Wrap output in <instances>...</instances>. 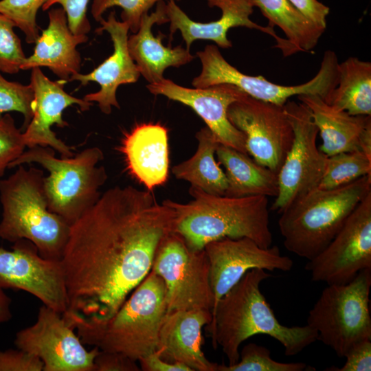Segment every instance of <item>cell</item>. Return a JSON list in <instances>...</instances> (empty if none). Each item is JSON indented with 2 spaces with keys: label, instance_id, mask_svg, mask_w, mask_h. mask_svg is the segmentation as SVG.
Wrapping results in <instances>:
<instances>
[{
  "label": "cell",
  "instance_id": "cell-1",
  "mask_svg": "<svg viewBox=\"0 0 371 371\" xmlns=\"http://www.w3.org/2000/svg\"><path fill=\"white\" fill-rule=\"evenodd\" d=\"M175 230V213L152 192L131 186L106 190L70 227L61 265L64 316L113 315L151 270L156 252Z\"/></svg>",
  "mask_w": 371,
  "mask_h": 371
},
{
  "label": "cell",
  "instance_id": "cell-2",
  "mask_svg": "<svg viewBox=\"0 0 371 371\" xmlns=\"http://www.w3.org/2000/svg\"><path fill=\"white\" fill-rule=\"evenodd\" d=\"M271 275L253 269L218 302L212 319L205 326L214 348L219 346L228 365L239 360L243 342L256 335L271 337L282 344L286 356H293L317 340L316 331L307 324L286 326L280 324L260 291L261 282Z\"/></svg>",
  "mask_w": 371,
  "mask_h": 371
},
{
  "label": "cell",
  "instance_id": "cell-3",
  "mask_svg": "<svg viewBox=\"0 0 371 371\" xmlns=\"http://www.w3.org/2000/svg\"><path fill=\"white\" fill-rule=\"evenodd\" d=\"M186 203L164 202L175 213V232L192 249L199 250L223 238H248L268 248L272 244L268 197H233L207 193L192 186Z\"/></svg>",
  "mask_w": 371,
  "mask_h": 371
},
{
  "label": "cell",
  "instance_id": "cell-4",
  "mask_svg": "<svg viewBox=\"0 0 371 371\" xmlns=\"http://www.w3.org/2000/svg\"><path fill=\"white\" fill-rule=\"evenodd\" d=\"M166 295L164 280L150 270L109 317H63L85 345L120 352L138 362L156 351L159 328L167 312Z\"/></svg>",
  "mask_w": 371,
  "mask_h": 371
},
{
  "label": "cell",
  "instance_id": "cell-5",
  "mask_svg": "<svg viewBox=\"0 0 371 371\" xmlns=\"http://www.w3.org/2000/svg\"><path fill=\"white\" fill-rule=\"evenodd\" d=\"M18 166L10 177L0 180V238L12 243L27 240L43 258L60 261L71 225L49 210L43 171Z\"/></svg>",
  "mask_w": 371,
  "mask_h": 371
},
{
  "label": "cell",
  "instance_id": "cell-6",
  "mask_svg": "<svg viewBox=\"0 0 371 371\" xmlns=\"http://www.w3.org/2000/svg\"><path fill=\"white\" fill-rule=\"evenodd\" d=\"M371 192V175L333 189L315 188L281 213L278 226L285 248L310 260L319 254Z\"/></svg>",
  "mask_w": 371,
  "mask_h": 371
},
{
  "label": "cell",
  "instance_id": "cell-7",
  "mask_svg": "<svg viewBox=\"0 0 371 371\" xmlns=\"http://www.w3.org/2000/svg\"><path fill=\"white\" fill-rule=\"evenodd\" d=\"M104 155L98 147L87 148L76 156L60 159L48 146L28 148L12 161L9 168L36 163L49 172L44 190L49 210L70 225L99 199L100 188L107 179L103 166H97Z\"/></svg>",
  "mask_w": 371,
  "mask_h": 371
},
{
  "label": "cell",
  "instance_id": "cell-8",
  "mask_svg": "<svg viewBox=\"0 0 371 371\" xmlns=\"http://www.w3.org/2000/svg\"><path fill=\"white\" fill-rule=\"evenodd\" d=\"M370 288L371 269H366L348 283L327 284L309 311L306 324L339 357L371 340Z\"/></svg>",
  "mask_w": 371,
  "mask_h": 371
},
{
  "label": "cell",
  "instance_id": "cell-9",
  "mask_svg": "<svg viewBox=\"0 0 371 371\" xmlns=\"http://www.w3.org/2000/svg\"><path fill=\"white\" fill-rule=\"evenodd\" d=\"M196 56L201 60V71L192 81L194 88L232 85L254 98L280 106H284L295 95H317L325 100L338 80V58L331 50L324 52L319 69L311 80L293 86L275 84L262 76H253L240 72L225 59L214 45H206Z\"/></svg>",
  "mask_w": 371,
  "mask_h": 371
},
{
  "label": "cell",
  "instance_id": "cell-10",
  "mask_svg": "<svg viewBox=\"0 0 371 371\" xmlns=\"http://www.w3.org/2000/svg\"><path fill=\"white\" fill-rule=\"evenodd\" d=\"M164 280L167 312L208 310L214 297L210 279V262L204 249H194L172 232L159 245L151 268Z\"/></svg>",
  "mask_w": 371,
  "mask_h": 371
},
{
  "label": "cell",
  "instance_id": "cell-11",
  "mask_svg": "<svg viewBox=\"0 0 371 371\" xmlns=\"http://www.w3.org/2000/svg\"><path fill=\"white\" fill-rule=\"evenodd\" d=\"M283 106L294 137L278 173V192L271 206L278 213L317 188L328 159L317 144L319 132L308 108L291 100Z\"/></svg>",
  "mask_w": 371,
  "mask_h": 371
},
{
  "label": "cell",
  "instance_id": "cell-12",
  "mask_svg": "<svg viewBox=\"0 0 371 371\" xmlns=\"http://www.w3.org/2000/svg\"><path fill=\"white\" fill-rule=\"evenodd\" d=\"M371 269V192L359 203L330 243L308 260L314 282L346 284Z\"/></svg>",
  "mask_w": 371,
  "mask_h": 371
},
{
  "label": "cell",
  "instance_id": "cell-13",
  "mask_svg": "<svg viewBox=\"0 0 371 371\" xmlns=\"http://www.w3.org/2000/svg\"><path fill=\"white\" fill-rule=\"evenodd\" d=\"M227 117L245 134L247 154L278 174L294 137L284 106L246 95L229 106Z\"/></svg>",
  "mask_w": 371,
  "mask_h": 371
},
{
  "label": "cell",
  "instance_id": "cell-14",
  "mask_svg": "<svg viewBox=\"0 0 371 371\" xmlns=\"http://www.w3.org/2000/svg\"><path fill=\"white\" fill-rule=\"evenodd\" d=\"M17 348L38 357L43 371H94L99 349L88 350L61 313L43 304L34 324L16 334Z\"/></svg>",
  "mask_w": 371,
  "mask_h": 371
},
{
  "label": "cell",
  "instance_id": "cell-15",
  "mask_svg": "<svg viewBox=\"0 0 371 371\" xmlns=\"http://www.w3.org/2000/svg\"><path fill=\"white\" fill-rule=\"evenodd\" d=\"M0 288L26 291L62 315L68 308L61 262L43 258L27 240L16 241L12 250L0 247Z\"/></svg>",
  "mask_w": 371,
  "mask_h": 371
},
{
  "label": "cell",
  "instance_id": "cell-16",
  "mask_svg": "<svg viewBox=\"0 0 371 371\" xmlns=\"http://www.w3.org/2000/svg\"><path fill=\"white\" fill-rule=\"evenodd\" d=\"M204 249L214 297L212 310L247 271L262 269L286 272L293 266L292 259L282 255L277 246L264 248L248 238H223L207 243Z\"/></svg>",
  "mask_w": 371,
  "mask_h": 371
},
{
  "label": "cell",
  "instance_id": "cell-17",
  "mask_svg": "<svg viewBox=\"0 0 371 371\" xmlns=\"http://www.w3.org/2000/svg\"><path fill=\"white\" fill-rule=\"evenodd\" d=\"M146 88L155 95H164L188 106L205 122L220 144L247 154L245 134L227 117L229 106L247 95L237 87L220 84L205 88H188L164 78L158 82L148 83Z\"/></svg>",
  "mask_w": 371,
  "mask_h": 371
},
{
  "label": "cell",
  "instance_id": "cell-18",
  "mask_svg": "<svg viewBox=\"0 0 371 371\" xmlns=\"http://www.w3.org/2000/svg\"><path fill=\"white\" fill-rule=\"evenodd\" d=\"M209 7H217L222 13L220 19L200 23L191 19L173 0L166 3V12L170 22V36L179 30L186 43V49H190L196 40L214 41L218 47L229 48L232 43L227 38V32L234 27L255 29L271 36L276 42L274 47L282 51L284 57L293 54V49L286 38L279 36L273 27L262 26L252 21L250 16L254 7L248 0H206Z\"/></svg>",
  "mask_w": 371,
  "mask_h": 371
},
{
  "label": "cell",
  "instance_id": "cell-19",
  "mask_svg": "<svg viewBox=\"0 0 371 371\" xmlns=\"http://www.w3.org/2000/svg\"><path fill=\"white\" fill-rule=\"evenodd\" d=\"M66 81H52L40 67L31 69L30 83L34 91L33 115L23 133L26 147L48 146L58 151L61 157L74 156L71 148L56 137L51 127L56 124L60 128L68 126L63 119V111L73 104L80 106L82 111H87L93 105L67 93L64 86Z\"/></svg>",
  "mask_w": 371,
  "mask_h": 371
},
{
  "label": "cell",
  "instance_id": "cell-20",
  "mask_svg": "<svg viewBox=\"0 0 371 371\" xmlns=\"http://www.w3.org/2000/svg\"><path fill=\"white\" fill-rule=\"evenodd\" d=\"M99 23L101 26L95 30V32L102 34L106 31L109 34L113 45V54L91 72L73 74L69 81H79L82 86L89 82L98 83L100 89L85 95L83 100L89 102H96L100 111L109 115L111 113L112 106L120 109L116 98L118 87L136 82L140 72L128 49V24L116 19L115 10L110 12L107 20L102 18Z\"/></svg>",
  "mask_w": 371,
  "mask_h": 371
},
{
  "label": "cell",
  "instance_id": "cell-21",
  "mask_svg": "<svg viewBox=\"0 0 371 371\" xmlns=\"http://www.w3.org/2000/svg\"><path fill=\"white\" fill-rule=\"evenodd\" d=\"M212 319V312L203 309L166 313L156 352L164 360L183 364L192 371H217L218 363L209 361L202 350V329Z\"/></svg>",
  "mask_w": 371,
  "mask_h": 371
},
{
  "label": "cell",
  "instance_id": "cell-22",
  "mask_svg": "<svg viewBox=\"0 0 371 371\" xmlns=\"http://www.w3.org/2000/svg\"><path fill=\"white\" fill-rule=\"evenodd\" d=\"M309 109L328 157L361 150L371 155L370 115H352L336 109L317 95L297 96Z\"/></svg>",
  "mask_w": 371,
  "mask_h": 371
},
{
  "label": "cell",
  "instance_id": "cell-23",
  "mask_svg": "<svg viewBox=\"0 0 371 371\" xmlns=\"http://www.w3.org/2000/svg\"><path fill=\"white\" fill-rule=\"evenodd\" d=\"M120 150L127 168L148 191L164 184L169 175L168 133L159 124L137 125L126 133Z\"/></svg>",
  "mask_w": 371,
  "mask_h": 371
},
{
  "label": "cell",
  "instance_id": "cell-24",
  "mask_svg": "<svg viewBox=\"0 0 371 371\" xmlns=\"http://www.w3.org/2000/svg\"><path fill=\"white\" fill-rule=\"evenodd\" d=\"M48 17V26L42 30L33 54L25 58L21 69L46 67L60 80L68 82L73 74L80 73L81 56L76 47L86 43L88 36L72 33L62 8L50 10Z\"/></svg>",
  "mask_w": 371,
  "mask_h": 371
},
{
  "label": "cell",
  "instance_id": "cell-25",
  "mask_svg": "<svg viewBox=\"0 0 371 371\" xmlns=\"http://www.w3.org/2000/svg\"><path fill=\"white\" fill-rule=\"evenodd\" d=\"M166 3L161 1L157 3L155 11L143 15L137 32L128 38L129 54L137 65L140 75L148 83L162 80L164 71L169 67H179L191 62L194 56L181 45L171 48L162 44L165 36H155L152 33L154 24L162 25L169 22L166 12Z\"/></svg>",
  "mask_w": 371,
  "mask_h": 371
},
{
  "label": "cell",
  "instance_id": "cell-26",
  "mask_svg": "<svg viewBox=\"0 0 371 371\" xmlns=\"http://www.w3.org/2000/svg\"><path fill=\"white\" fill-rule=\"evenodd\" d=\"M215 155L224 168L227 180L225 195L233 197L265 196L276 197L278 174L232 147L219 144Z\"/></svg>",
  "mask_w": 371,
  "mask_h": 371
},
{
  "label": "cell",
  "instance_id": "cell-27",
  "mask_svg": "<svg viewBox=\"0 0 371 371\" xmlns=\"http://www.w3.org/2000/svg\"><path fill=\"white\" fill-rule=\"evenodd\" d=\"M196 138L198 147L195 153L173 166L172 174L177 179L188 181L192 186L207 193L225 195L227 180L215 155L219 142L207 126L196 133Z\"/></svg>",
  "mask_w": 371,
  "mask_h": 371
},
{
  "label": "cell",
  "instance_id": "cell-28",
  "mask_svg": "<svg viewBox=\"0 0 371 371\" xmlns=\"http://www.w3.org/2000/svg\"><path fill=\"white\" fill-rule=\"evenodd\" d=\"M352 115L371 116V63L349 57L338 66L335 87L324 100Z\"/></svg>",
  "mask_w": 371,
  "mask_h": 371
},
{
  "label": "cell",
  "instance_id": "cell-29",
  "mask_svg": "<svg viewBox=\"0 0 371 371\" xmlns=\"http://www.w3.org/2000/svg\"><path fill=\"white\" fill-rule=\"evenodd\" d=\"M248 1L253 7L260 8L269 25L278 26L282 30L294 54L312 51L325 32L305 17L289 0Z\"/></svg>",
  "mask_w": 371,
  "mask_h": 371
},
{
  "label": "cell",
  "instance_id": "cell-30",
  "mask_svg": "<svg viewBox=\"0 0 371 371\" xmlns=\"http://www.w3.org/2000/svg\"><path fill=\"white\" fill-rule=\"evenodd\" d=\"M366 175H371V155L361 150L339 153L328 157L317 188H339Z\"/></svg>",
  "mask_w": 371,
  "mask_h": 371
},
{
  "label": "cell",
  "instance_id": "cell-31",
  "mask_svg": "<svg viewBox=\"0 0 371 371\" xmlns=\"http://www.w3.org/2000/svg\"><path fill=\"white\" fill-rule=\"evenodd\" d=\"M305 363H283L273 360L270 350L255 343L246 344L233 365L218 364L217 371H304L310 370Z\"/></svg>",
  "mask_w": 371,
  "mask_h": 371
},
{
  "label": "cell",
  "instance_id": "cell-32",
  "mask_svg": "<svg viewBox=\"0 0 371 371\" xmlns=\"http://www.w3.org/2000/svg\"><path fill=\"white\" fill-rule=\"evenodd\" d=\"M49 0H1L0 13L10 19L25 36L29 44L38 38L39 30L36 23L38 10Z\"/></svg>",
  "mask_w": 371,
  "mask_h": 371
},
{
  "label": "cell",
  "instance_id": "cell-33",
  "mask_svg": "<svg viewBox=\"0 0 371 371\" xmlns=\"http://www.w3.org/2000/svg\"><path fill=\"white\" fill-rule=\"evenodd\" d=\"M34 91L30 85L6 80L0 71V118L8 112L17 111L24 117L25 129L33 115Z\"/></svg>",
  "mask_w": 371,
  "mask_h": 371
},
{
  "label": "cell",
  "instance_id": "cell-34",
  "mask_svg": "<svg viewBox=\"0 0 371 371\" xmlns=\"http://www.w3.org/2000/svg\"><path fill=\"white\" fill-rule=\"evenodd\" d=\"M14 27L10 19L0 13V71L9 74H17L26 58Z\"/></svg>",
  "mask_w": 371,
  "mask_h": 371
},
{
  "label": "cell",
  "instance_id": "cell-35",
  "mask_svg": "<svg viewBox=\"0 0 371 371\" xmlns=\"http://www.w3.org/2000/svg\"><path fill=\"white\" fill-rule=\"evenodd\" d=\"M163 0H93L91 14L99 22L108 9L117 6L122 8V21L126 23L129 30L137 32L141 19L156 3Z\"/></svg>",
  "mask_w": 371,
  "mask_h": 371
},
{
  "label": "cell",
  "instance_id": "cell-36",
  "mask_svg": "<svg viewBox=\"0 0 371 371\" xmlns=\"http://www.w3.org/2000/svg\"><path fill=\"white\" fill-rule=\"evenodd\" d=\"M25 147L23 132L16 127L10 114H4L0 119V177Z\"/></svg>",
  "mask_w": 371,
  "mask_h": 371
},
{
  "label": "cell",
  "instance_id": "cell-37",
  "mask_svg": "<svg viewBox=\"0 0 371 371\" xmlns=\"http://www.w3.org/2000/svg\"><path fill=\"white\" fill-rule=\"evenodd\" d=\"M89 0H49L42 7L47 10L55 4H59L65 10L70 30L76 35L87 34L91 30L88 19L87 6Z\"/></svg>",
  "mask_w": 371,
  "mask_h": 371
},
{
  "label": "cell",
  "instance_id": "cell-38",
  "mask_svg": "<svg viewBox=\"0 0 371 371\" xmlns=\"http://www.w3.org/2000/svg\"><path fill=\"white\" fill-rule=\"evenodd\" d=\"M0 371H43V363L26 351L9 349L0 351Z\"/></svg>",
  "mask_w": 371,
  "mask_h": 371
},
{
  "label": "cell",
  "instance_id": "cell-39",
  "mask_svg": "<svg viewBox=\"0 0 371 371\" xmlns=\"http://www.w3.org/2000/svg\"><path fill=\"white\" fill-rule=\"evenodd\" d=\"M346 361L340 367H330V371H370L371 340L361 341L352 346L345 355Z\"/></svg>",
  "mask_w": 371,
  "mask_h": 371
},
{
  "label": "cell",
  "instance_id": "cell-40",
  "mask_svg": "<svg viewBox=\"0 0 371 371\" xmlns=\"http://www.w3.org/2000/svg\"><path fill=\"white\" fill-rule=\"evenodd\" d=\"M137 361L116 352L99 350L94 359V371H139Z\"/></svg>",
  "mask_w": 371,
  "mask_h": 371
},
{
  "label": "cell",
  "instance_id": "cell-41",
  "mask_svg": "<svg viewBox=\"0 0 371 371\" xmlns=\"http://www.w3.org/2000/svg\"><path fill=\"white\" fill-rule=\"evenodd\" d=\"M305 17L322 30L326 27L330 8L317 0H289Z\"/></svg>",
  "mask_w": 371,
  "mask_h": 371
},
{
  "label": "cell",
  "instance_id": "cell-42",
  "mask_svg": "<svg viewBox=\"0 0 371 371\" xmlns=\"http://www.w3.org/2000/svg\"><path fill=\"white\" fill-rule=\"evenodd\" d=\"M138 363L144 371H192L183 364L164 360L156 351L139 359Z\"/></svg>",
  "mask_w": 371,
  "mask_h": 371
},
{
  "label": "cell",
  "instance_id": "cell-43",
  "mask_svg": "<svg viewBox=\"0 0 371 371\" xmlns=\"http://www.w3.org/2000/svg\"><path fill=\"white\" fill-rule=\"evenodd\" d=\"M11 300L0 288V324L8 322L12 317Z\"/></svg>",
  "mask_w": 371,
  "mask_h": 371
},
{
  "label": "cell",
  "instance_id": "cell-44",
  "mask_svg": "<svg viewBox=\"0 0 371 371\" xmlns=\"http://www.w3.org/2000/svg\"><path fill=\"white\" fill-rule=\"evenodd\" d=\"M173 1H179V0H173Z\"/></svg>",
  "mask_w": 371,
  "mask_h": 371
},
{
  "label": "cell",
  "instance_id": "cell-45",
  "mask_svg": "<svg viewBox=\"0 0 371 371\" xmlns=\"http://www.w3.org/2000/svg\"><path fill=\"white\" fill-rule=\"evenodd\" d=\"M1 119V118H0Z\"/></svg>",
  "mask_w": 371,
  "mask_h": 371
}]
</instances>
